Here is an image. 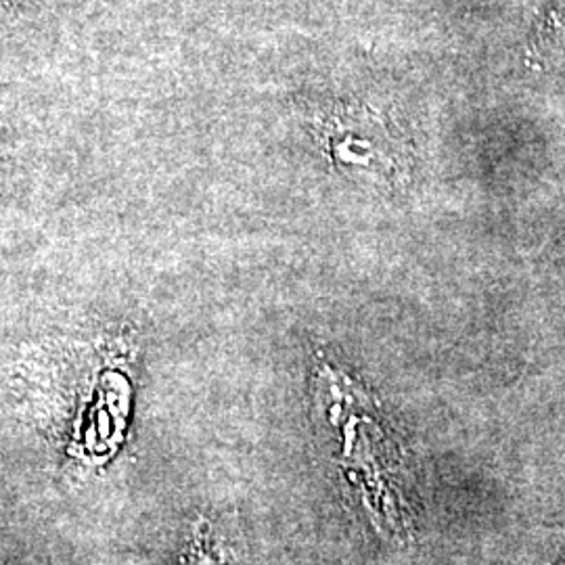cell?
I'll list each match as a JSON object with an SVG mask.
<instances>
[{
  "label": "cell",
  "instance_id": "obj_1",
  "mask_svg": "<svg viewBox=\"0 0 565 565\" xmlns=\"http://www.w3.org/2000/svg\"><path fill=\"white\" fill-rule=\"evenodd\" d=\"M562 565H565V559H564V562H562Z\"/></svg>",
  "mask_w": 565,
  "mask_h": 565
}]
</instances>
